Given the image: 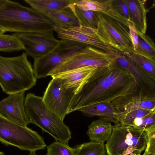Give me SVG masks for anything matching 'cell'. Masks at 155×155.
<instances>
[{
	"instance_id": "obj_1",
	"label": "cell",
	"mask_w": 155,
	"mask_h": 155,
	"mask_svg": "<svg viewBox=\"0 0 155 155\" xmlns=\"http://www.w3.org/2000/svg\"><path fill=\"white\" fill-rule=\"evenodd\" d=\"M54 25L46 16L31 7L6 0L0 6V33H25L54 31Z\"/></svg>"
},
{
	"instance_id": "obj_2",
	"label": "cell",
	"mask_w": 155,
	"mask_h": 155,
	"mask_svg": "<svg viewBox=\"0 0 155 155\" xmlns=\"http://www.w3.org/2000/svg\"><path fill=\"white\" fill-rule=\"evenodd\" d=\"M25 52L13 57L0 55V86L10 94L28 90L36 85L33 68Z\"/></svg>"
},
{
	"instance_id": "obj_3",
	"label": "cell",
	"mask_w": 155,
	"mask_h": 155,
	"mask_svg": "<svg viewBox=\"0 0 155 155\" xmlns=\"http://www.w3.org/2000/svg\"><path fill=\"white\" fill-rule=\"evenodd\" d=\"M105 68H98L87 81L74 95L68 114L93 105L111 103L119 97L132 94L112 87L105 79Z\"/></svg>"
},
{
	"instance_id": "obj_4",
	"label": "cell",
	"mask_w": 155,
	"mask_h": 155,
	"mask_svg": "<svg viewBox=\"0 0 155 155\" xmlns=\"http://www.w3.org/2000/svg\"><path fill=\"white\" fill-rule=\"evenodd\" d=\"M24 107L30 123L51 135L56 141L68 144L71 138L69 128L46 107L42 97L29 93L25 97Z\"/></svg>"
},
{
	"instance_id": "obj_5",
	"label": "cell",
	"mask_w": 155,
	"mask_h": 155,
	"mask_svg": "<svg viewBox=\"0 0 155 155\" xmlns=\"http://www.w3.org/2000/svg\"><path fill=\"white\" fill-rule=\"evenodd\" d=\"M147 131L134 127L115 124L105 144L107 155H137L147 146Z\"/></svg>"
},
{
	"instance_id": "obj_6",
	"label": "cell",
	"mask_w": 155,
	"mask_h": 155,
	"mask_svg": "<svg viewBox=\"0 0 155 155\" xmlns=\"http://www.w3.org/2000/svg\"><path fill=\"white\" fill-rule=\"evenodd\" d=\"M0 142L30 152L46 146L43 138L37 132L12 122L0 113Z\"/></svg>"
},
{
	"instance_id": "obj_7",
	"label": "cell",
	"mask_w": 155,
	"mask_h": 155,
	"mask_svg": "<svg viewBox=\"0 0 155 155\" xmlns=\"http://www.w3.org/2000/svg\"><path fill=\"white\" fill-rule=\"evenodd\" d=\"M95 18L99 21L118 50L124 55L133 51L129 21L114 9L110 7L104 12H94Z\"/></svg>"
},
{
	"instance_id": "obj_8",
	"label": "cell",
	"mask_w": 155,
	"mask_h": 155,
	"mask_svg": "<svg viewBox=\"0 0 155 155\" xmlns=\"http://www.w3.org/2000/svg\"><path fill=\"white\" fill-rule=\"evenodd\" d=\"M72 41L61 39L57 45L45 55L34 59L33 70L36 78L49 76L57 66L86 46Z\"/></svg>"
},
{
	"instance_id": "obj_9",
	"label": "cell",
	"mask_w": 155,
	"mask_h": 155,
	"mask_svg": "<svg viewBox=\"0 0 155 155\" xmlns=\"http://www.w3.org/2000/svg\"><path fill=\"white\" fill-rule=\"evenodd\" d=\"M112 55L93 47L87 45L66 59L49 74L51 77L77 68L93 66L105 67L115 62Z\"/></svg>"
},
{
	"instance_id": "obj_10",
	"label": "cell",
	"mask_w": 155,
	"mask_h": 155,
	"mask_svg": "<svg viewBox=\"0 0 155 155\" xmlns=\"http://www.w3.org/2000/svg\"><path fill=\"white\" fill-rule=\"evenodd\" d=\"M54 31L61 39L90 45L110 54H114L116 51L111 42L97 28L80 25L65 28L54 26Z\"/></svg>"
},
{
	"instance_id": "obj_11",
	"label": "cell",
	"mask_w": 155,
	"mask_h": 155,
	"mask_svg": "<svg viewBox=\"0 0 155 155\" xmlns=\"http://www.w3.org/2000/svg\"><path fill=\"white\" fill-rule=\"evenodd\" d=\"M72 91L65 87L54 78L49 82L42 97L46 107L63 121L71 101L75 94Z\"/></svg>"
},
{
	"instance_id": "obj_12",
	"label": "cell",
	"mask_w": 155,
	"mask_h": 155,
	"mask_svg": "<svg viewBox=\"0 0 155 155\" xmlns=\"http://www.w3.org/2000/svg\"><path fill=\"white\" fill-rule=\"evenodd\" d=\"M53 31L12 34L21 43L27 55L34 59L45 55L57 45L59 40L54 36Z\"/></svg>"
},
{
	"instance_id": "obj_13",
	"label": "cell",
	"mask_w": 155,
	"mask_h": 155,
	"mask_svg": "<svg viewBox=\"0 0 155 155\" xmlns=\"http://www.w3.org/2000/svg\"><path fill=\"white\" fill-rule=\"evenodd\" d=\"M25 91L9 94L0 101V113L12 122L27 127L30 123L25 109Z\"/></svg>"
},
{
	"instance_id": "obj_14",
	"label": "cell",
	"mask_w": 155,
	"mask_h": 155,
	"mask_svg": "<svg viewBox=\"0 0 155 155\" xmlns=\"http://www.w3.org/2000/svg\"><path fill=\"white\" fill-rule=\"evenodd\" d=\"M107 82L113 88L132 94L140 90L133 76L115 62L105 68Z\"/></svg>"
},
{
	"instance_id": "obj_15",
	"label": "cell",
	"mask_w": 155,
	"mask_h": 155,
	"mask_svg": "<svg viewBox=\"0 0 155 155\" xmlns=\"http://www.w3.org/2000/svg\"><path fill=\"white\" fill-rule=\"evenodd\" d=\"M111 103L118 111L140 109L155 110V95L139 90L132 94L119 97Z\"/></svg>"
},
{
	"instance_id": "obj_16",
	"label": "cell",
	"mask_w": 155,
	"mask_h": 155,
	"mask_svg": "<svg viewBox=\"0 0 155 155\" xmlns=\"http://www.w3.org/2000/svg\"><path fill=\"white\" fill-rule=\"evenodd\" d=\"M98 68L91 66H85L62 72L51 77L76 94Z\"/></svg>"
},
{
	"instance_id": "obj_17",
	"label": "cell",
	"mask_w": 155,
	"mask_h": 155,
	"mask_svg": "<svg viewBox=\"0 0 155 155\" xmlns=\"http://www.w3.org/2000/svg\"><path fill=\"white\" fill-rule=\"evenodd\" d=\"M116 63L130 74L139 89L144 93L155 95V81L137 65L127 55L115 57Z\"/></svg>"
},
{
	"instance_id": "obj_18",
	"label": "cell",
	"mask_w": 155,
	"mask_h": 155,
	"mask_svg": "<svg viewBox=\"0 0 155 155\" xmlns=\"http://www.w3.org/2000/svg\"><path fill=\"white\" fill-rule=\"evenodd\" d=\"M129 9L130 20L139 34H146L147 28V14L149 12L145 6V1L124 0Z\"/></svg>"
},
{
	"instance_id": "obj_19",
	"label": "cell",
	"mask_w": 155,
	"mask_h": 155,
	"mask_svg": "<svg viewBox=\"0 0 155 155\" xmlns=\"http://www.w3.org/2000/svg\"><path fill=\"white\" fill-rule=\"evenodd\" d=\"M114 127L111 122L99 118L88 126L87 134L91 141L104 144L110 137Z\"/></svg>"
},
{
	"instance_id": "obj_20",
	"label": "cell",
	"mask_w": 155,
	"mask_h": 155,
	"mask_svg": "<svg viewBox=\"0 0 155 155\" xmlns=\"http://www.w3.org/2000/svg\"><path fill=\"white\" fill-rule=\"evenodd\" d=\"M78 110L89 116H97L110 122L119 123L114 113L118 111L111 103L95 104L82 108Z\"/></svg>"
},
{
	"instance_id": "obj_21",
	"label": "cell",
	"mask_w": 155,
	"mask_h": 155,
	"mask_svg": "<svg viewBox=\"0 0 155 155\" xmlns=\"http://www.w3.org/2000/svg\"><path fill=\"white\" fill-rule=\"evenodd\" d=\"M77 0H25L31 7L46 16L51 12L68 8Z\"/></svg>"
},
{
	"instance_id": "obj_22",
	"label": "cell",
	"mask_w": 155,
	"mask_h": 155,
	"mask_svg": "<svg viewBox=\"0 0 155 155\" xmlns=\"http://www.w3.org/2000/svg\"><path fill=\"white\" fill-rule=\"evenodd\" d=\"M46 16L54 26L65 28L80 25L77 18L68 7L51 12Z\"/></svg>"
},
{
	"instance_id": "obj_23",
	"label": "cell",
	"mask_w": 155,
	"mask_h": 155,
	"mask_svg": "<svg viewBox=\"0 0 155 155\" xmlns=\"http://www.w3.org/2000/svg\"><path fill=\"white\" fill-rule=\"evenodd\" d=\"M127 55L155 81V60L134 51Z\"/></svg>"
},
{
	"instance_id": "obj_24",
	"label": "cell",
	"mask_w": 155,
	"mask_h": 155,
	"mask_svg": "<svg viewBox=\"0 0 155 155\" xmlns=\"http://www.w3.org/2000/svg\"><path fill=\"white\" fill-rule=\"evenodd\" d=\"M74 2L70 4L68 7L77 18L80 25L96 29L97 22L95 18L94 12L82 10L75 5Z\"/></svg>"
},
{
	"instance_id": "obj_25",
	"label": "cell",
	"mask_w": 155,
	"mask_h": 155,
	"mask_svg": "<svg viewBox=\"0 0 155 155\" xmlns=\"http://www.w3.org/2000/svg\"><path fill=\"white\" fill-rule=\"evenodd\" d=\"M155 112V110L140 109L125 111H117L115 113L119 123L127 126L136 117H145Z\"/></svg>"
},
{
	"instance_id": "obj_26",
	"label": "cell",
	"mask_w": 155,
	"mask_h": 155,
	"mask_svg": "<svg viewBox=\"0 0 155 155\" xmlns=\"http://www.w3.org/2000/svg\"><path fill=\"white\" fill-rule=\"evenodd\" d=\"M75 155H105V144L93 141L84 143L75 146Z\"/></svg>"
},
{
	"instance_id": "obj_27",
	"label": "cell",
	"mask_w": 155,
	"mask_h": 155,
	"mask_svg": "<svg viewBox=\"0 0 155 155\" xmlns=\"http://www.w3.org/2000/svg\"><path fill=\"white\" fill-rule=\"evenodd\" d=\"M111 0H77L75 5L84 11L104 12L110 8Z\"/></svg>"
},
{
	"instance_id": "obj_28",
	"label": "cell",
	"mask_w": 155,
	"mask_h": 155,
	"mask_svg": "<svg viewBox=\"0 0 155 155\" xmlns=\"http://www.w3.org/2000/svg\"><path fill=\"white\" fill-rule=\"evenodd\" d=\"M23 50L19 41L13 34L0 33V51L11 52Z\"/></svg>"
},
{
	"instance_id": "obj_29",
	"label": "cell",
	"mask_w": 155,
	"mask_h": 155,
	"mask_svg": "<svg viewBox=\"0 0 155 155\" xmlns=\"http://www.w3.org/2000/svg\"><path fill=\"white\" fill-rule=\"evenodd\" d=\"M138 34V46L135 52L146 55L155 60V46L153 39L146 34Z\"/></svg>"
},
{
	"instance_id": "obj_30",
	"label": "cell",
	"mask_w": 155,
	"mask_h": 155,
	"mask_svg": "<svg viewBox=\"0 0 155 155\" xmlns=\"http://www.w3.org/2000/svg\"><path fill=\"white\" fill-rule=\"evenodd\" d=\"M47 152L44 155H75L74 147L68 144L58 141L53 142L47 147Z\"/></svg>"
},
{
	"instance_id": "obj_31",
	"label": "cell",
	"mask_w": 155,
	"mask_h": 155,
	"mask_svg": "<svg viewBox=\"0 0 155 155\" xmlns=\"http://www.w3.org/2000/svg\"><path fill=\"white\" fill-rule=\"evenodd\" d=\"M147 133V143L143 153L155 155V125L145 130Z\"/></svg>"
},
{
	"instance_id": "obj_32",
	"label": "cell",
	"mask_w": 155,
	"mask_h": 155,
	"mask_svg": "<svg viewBox=\"0 0 155 155\" xmlns=\"http://www.w3.org/2000/svg\"><path fill=\"white\" fill-rule=\"evenodd\" d=\"M110 7L115 9L120 14L130 21L129 9L124 0H111Z\"/></svg>"
},
{
	"instance_id": "obj_33",
	"label": "cell",
	"mask_w": 155,
	"mask_h": 155,
	"mask_svg": "<svg viewBox=\"0 0 155 155\" xmlns=\"http://www.w3.org/2000/svg\"><path fill=\"white\" fill-rule=\"evenodd\" d=\"M128 23L129 33L133 48V51H135L137 50L138 46L139 35L133 24L130 21H129Z\"/></svg>"
},
{
	"instance_id": "obj_34",
	"label": "cell",
	"mask_w": 155,
	"mask_h": 155,
	"mask_svg": "<svg viewBox=\"0 0 155 155\" xmlns=\"http://www.w3.org/2000/svg\"><path fill=\"white\" fill-rule=\"evenodd\" d=\"M6 0H0V6L2 5L6 1Z\"/></svg>"
},
{
	"instance_id": "obj_35",
	"label": "cell",
	"mask_w": 155,
	"mask_h": 155,
	"mask_svg": "<svg viewBox=\"0 0 155 155\" xmlns=\"http://www.w3.org/2000/svg\"><path fill=\"white\" fill-rule=\"evenodd\" d=\"M28 155H37L35 152H31Z\"/></svg>"
},
{
	"instance_id": "obj_36",
	"label": "cell",
	"mask_w": 155,
	"mask_h": 155,
	"mask_svg": "<svg viewBox=\"0 0 155 155\" xmlns=\"http://www.w3.org/2000/svg\"><path fill=\"white\" fill-rule=\"evenodd\" d=\"M152 155V154H145V153H143V154L142 155H141V154H138V155Z\"/></svg>"
},
{
	"instance_id": "obj_37",
	"label": "cell",
	"mask_w": 155,
	"mask_h": 155,
	"mask_svg": "<svg viewBox=\"0 0 155 155\" xmlns=\"http://www.w3.org/2000/svg\"><path fill=\"white\" fill-rule=\"evenodd\" d=\"M0 155H5V154L3 152L0 151Z\"/></svg>"
},
{
	"instance_id": "obj_38",
	"label": "cell",
	"mask_w": 155,
	"mask_h": 155,
	"mask_svg": "<svg viewBox=\"0 0 155 155\" xmlns=\"http://www.w3.org/2000/svg\"><path fill=\"white\" fill-rule=\"evenodd\" d=\"M105 155H107V154H105Z\"/></svg>"
}]
</instances>
